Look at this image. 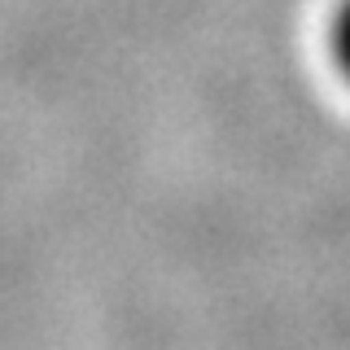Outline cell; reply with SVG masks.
<instances>
[{"label": "cell", "mask_w": 350, "mask_h": 350, "mask_svg": "<svg viewBox=\"0 0 350 350\" xmlns=\"http://www.w3.org/2000/svg\"><path fill=\"white\" fill-rule=\"evenodd\" d=\"M333 57L342 66V75L350 79V0H342V9L333 18Z\"/></svg>", "instance_id": "cell-1"}]
</instances>
